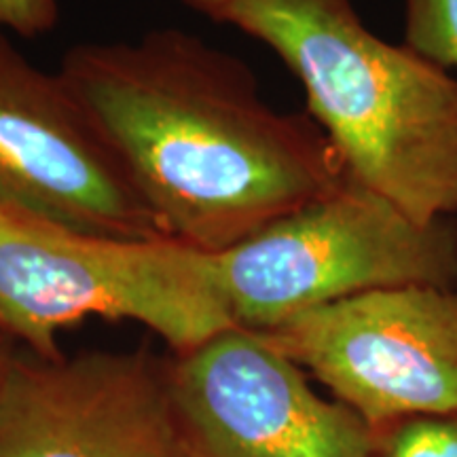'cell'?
<instances>
[{
    "instance_id": "ba28073f",
    "label": "cell",
    "mask_w": 457,
    "mask_h": 457,
    "mask_svg": "<svg viewBox=\"0 0 457 457\" xmlns=\"http://www.w3.org/2000/svg\"><path fill=\"white\" fill-rule=\"evenodd\" d=\"M0 457H191L170 362L146 350L11 356L0 375Z\"/></svg>"
},
{
    "instance_id": "30bf717a",
    "label": "cell",
    "mask_w": 457,
    "mask_h": 457,
    "mask_svg": "<svg viewBox=\"0 0 457 457\" xmlns=\"http://www.w3.org/2000/svg\"><path fill=\"white\" fill-rule=\"evenodd\" d=\"M404 45L445 71L457 66V0H404Z\"/></svg>"
},
{
    "instance_id": "7c38bea8",
    "label": "cell",
    "mask_w": 457,
    "mask_h": 457,
    "mask_svg": "<svg viewBox=\"0 0 457 457\" xmlns=\"http://www.w3.org/2000/svg\"><path fill=\"white\" fill-rule=\"evenodd\" d=\"M188 9H193L195 13H202L208 17V20L219 21V24H225V15L231 0H182Z\"/></svg>"
},
{
    "instance_id": "52a82bcc",
    "label": "cell",
    "mask_w": 457,
    "mask_h": 457,
    "mask_svg": "<svg viewBox=\"0 0 457 457\" xmlns=\"http://www.w3.org/2000/svg\"><path fill=\"white\" fill-rule=\"evenodd\" d=\"M191 457H373V430L313 390L295 360L239 327L170 362Z\"/></svg>"
},
{
    "instance_id": "5b68a950",
    "label": "cell",
    "mask_w": 457,
    "mask_h": 457,
    "mask_svg": "<svg viewBox=\"0 0 457 457\" xmlns=\"http://www.w3.org/2000/svg\"><path fill=\"white\" fill-rule=\"evenodd\" d=\"M0 216L91 236L170 237L62 74L34 66L4 30Z\"/></svg>"
},
{
    "instance_id": "9c48e42d",
    "label": "cell",
    "mask_w": 457,
    "mask_h": 457,
    "mask_svg": "<svg viewBox=\"0 0 457 457\" xmlns=\"http://www.w3.org/2000/svg\"><path fill=\"white\" fill-rule=\"evenodd\" d=\"M373 430V457H457V411L411 415Z\"/></svg>"
},
{
    "instance_id": "6da1fadb",
    "label": "cell",
    "mask_w": 457,
    "mask_h": 457,
    "mask_svg": "<svg viewBox=\"0 0 457 457\" xmlns=\"http://www.w3.org/2000/svg\"><path fill=\"white\" fill-rule=\"evenodd\" d=\"M62 79L171 239L219 254L350 176L307 112L276 111L254 72L197 34L77 43Z\"/></svg>"
},
{
    "instance_id": "3957f363",
    "label": "cell",
    "mask_w": 457,
    "mask_h": 457,
    "mask_svg": "<svg viewBox=\"0 0 457 457\" xmlns=\"http://www.w3.org/2000/svg\"><path fill=\"white\" fill-rule=\"evenodd\" d=\"M89 316L145 324L179 356L236 327L212 254L0 216V333L57 360L55 335Z\"/></svg>"
},
{
    "instance_id": "7a4b0ae2",
    "label": "cell",
    "mask_w": 457,
    "mask_h": 457,
    "mask_svg": "<svg viewBox=\"0 0 457 457\" xmlns=\"http://www.w3.org/2000/svg\"><path fill=\"white\" fill-rule=\"evenodd\" d=\"M278 54L353 179L417 220L457 214V79L370 32L352 0H231Z\"/></svg>"
},
{
    "instance_id": "8fae6325",
    "label": "cell",
    "mask_w": 457,
    "mask_h": 457,
    "mask_svg": "<svg viewBox=\"0 0 457 457\" xmlns=\"http://www.w3.org/2000/svg\"><path fill=\"white\" fill-rule=\"evenodd\" d=\"M57 20V0H0V30L32 38L54 30Z\"/></svg>"
},
{
    "instance_id": "8992f818",
    "label": "cell",
    "mask_w": 457,
    "mask_h": 457,
    "mask_svg": "<svg viewBox=\"0 0 457 457\" xmlns=\"http://www.w3.org/2000/svg\"><path fill=\"white\" fill-rule=\"evenodd\" d=\"M261 335L370 428L457 411V290H370Z\"/></svg>"
},
{
    "instance_id": "4fadbf2b",
    "label": "cell",
    "mask_w": 457,
    "mask_h": 457,
    "mask_svg": "<svg viewBox=\"0 0 457 457\" xmlns=\"http://www.w3.org/2000/svg\"><path fill=\"white\" fill-rule=\"evenodd\" d=\"M7 358H9V352L4 350L3 343H0V375H3V369H4V362H7Z\"/></svg>"
},
{
    "instance_id": "277c9868",
    "label": "cell",
    "mask_w": 457,
    "mask_h": 457,
    "mask_svg": "<svg viewBox=\"0 0 457 457\" xmlns=\"http://www.w3.org/2000/svg\"><path fill=\"white\" fill-rule=\"evenodd\" d=\"M212 261L233 324L267 333L370 290H457V219L417 220L350 174Z\"/></svg>"
}]
</instances>
